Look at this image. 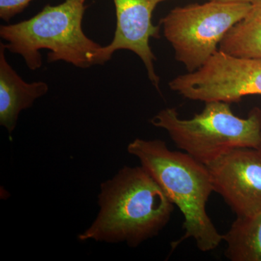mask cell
Returning a JSON list of instances; mask_svg holds the SVG:
<instances>
[{"mask_svg":"<svg viewBox=\"0 0 261 261\" xmlns=\"http://www.w3.org/2000/svg\"><path fill=\"white\" fill-rule=\"evenodd\" d=\"M100 207L81 241L126 242L137 247L167 225L174 205L145 168L125 166L101 185Z\"/></svg>","mask_w":261,"mask_h":261,"instance_id":"obj_1","label":"cell"},{"mask_svg":"<svg viewBox=\"0 0 261 261\" xmlns=\"http://www.w3.org/2000/svg\"><path fill=\"white\" fill-rule=\"evenodd\" d=\"M128 151L140 160L141 166L183 214L185 232L171 243V248L174 250L187 239H193L202 252L217 248L224 235L218 231L206 210L214 191L205 165L186 152L171 150L162 140L136 139L128 145Z\"/></svg>","mask_w":261,"mask_h":261,"instance_id":"obj_2","label":"cell"},{"mask_svg":"<svg viewBox=\"0 0 261 261\" xmlns=\"http://www.w3.org/2000/svg\"><path fill=\"white\" fill-rule=\"evenodd\" d=\"M82 0L47 5L32 18L2 25L0 37L10 53L23 58L29 69L42 65L40 51L49 50V63L63 61L80 68L104 65L111 58L106 47L84 34L82 23L87 6Z\"/></svg>","mask_w":261,"mask_h":261,"instance_id":"obj_3","label":"cell"},{"mask_svg":"<svg viewBox=\"0 0 261 261\" xmlns=\"http://www.w3.org/2000/svg\"><path fill=\"white\" fill-rule=\"evenodd\" d=\"M231 103L205 102L203 111L182 119L176 108L160 111L151 119L154 126L168 132L176 145L207 165L228 149H258L261 140V109L254 108L247 118L235 116Z\"/></svg>","mask_w":261,"mask_h":261,"instance_id":"obj_4","label":"cell"},{"mask_svg":"<svg viewBox=\"0 0 261 261\" xmlns=\"http://www.w3.org/2000/svg\"><path fill=\"white\" fill-rule=\"evenodd\" d=\"M250 8L251 3L209 0L176 7L161 18L160 25L176 61L192 73L219 51L220 43Z\"/></svg>","mask_w":261,"mask_h":261,"instance_id":"obj_5","label":"cell"},{"mask_svg":"<svg viewBox=\"0 0 261 261\" xmlns=\"http://www.w3.org/2000/svg\"><path fill=\"white\" fill-rule=\"evenodd\" d=\"M168 85L191 100L238 102L245 96L261 95V58L219 50L200 69L178 75Z\"/></svg>","mask_w":261,"mask_h":261,"instance_id":"obj_6","label":"cell"},{"mask_svg":"<svg viewBox=\"0 0 261 261\" xmlns=\"http://www.w3.org/2000/svg\"><path fill=\"white\" fill-rule=\"evenodd\" d=\"M214 191L219 194L238 217L261 211V152L258 149H228L205 165Z\"/></svg>","mask_w":261,"mask_h":261,"instance_id":"obj_7","label":"cell"},{"mask_svg":"<svg viewBox=\"0 0 261 261\" xmlns=\"http://www.w3.org/2000/svg\"><path fill=\"white\" fill-rule=\"evenodd\" d=\"M169 0H113L116 32L112 42L105 46L111 58L118 50H128L137 55L145 65L149 81L159 92L161 79L154 68L157 58L149 41L152 38H161V25L152 23V13L160 3Z\"/></svg>","mask_w":261,"mask_h":261,"instance_id":"obj_8","label":"cell"},{"mask_svg":"<svg viewBox=\"0 0 261 261\" xmlns=\"http://www.w3.org/2000/svg\"><path fill=\"white\" fill-rule=\"evenodd\" d=\"M4 43H0V124L11 133L19 114L45 95L49 86L44 82L28 83L7 61Z\"/></svg>","mask_w":261,"mask_h":261,"instance_id":"obj_9","label":"cell"},{"mask_svg":"<svg viewBox=\"0 0 261 261\" xmlns=\"http://www.w3.org/2000/svg\"><path fill=\"white\" fill-rule=\"evenodd\" d=\"M219 50L240 58H261V0L251 3L246 16L220 43Z\"/></svg>","mask_w":261,"mask_h":261,"instance_id":"obj_10","label":"cell"},{"mask_svg":"<svg viewBox=\"0 0 261 261\" xmlns=\"http://www.w3.org/2000/svg\"><path fill=\"white\" fill-rule=\"evenodd\" d=\"M225 255L231 261H261V211L238 217L224 235Z\"/></svg>","mask_w":261,"mask_h":261,"instance_id":"obj_11","label":"cell"},{"mask_svg":"<svg viewBox=\"0 0 261 261\" xmlns=\"http://www.w3.org/2000/svg\"><path fill=\"white\" fill-rule=\"evenodd\" d=\"M33 0H0V18L9 22L23 11ZM86 1V0H82Z\"/></svg>","mask_w":261,"mask_h":261,"instance_id":"obj_12","label":"cell"},{"mask_svg":"<svg viewBox=\"0 0 261 261\" xmlns=\"http://www.w3.org/2000/svg\"><path fill=\"white\" fill-rule=\"evenodd\" d=\"M216 1L221 2H232V3H252L256 0H216Z\"/></svg>","mask_w":261,"mask_h":261,"instance_id":"obj_13","label":"cell"},{"mask_svg":"<svg viewBox=\"0 0 261 261\" xmlns=\"http://www.w3.org/2000/svg\"><path fill=\"white\" fill-rule=\"evenodd\" d=\"M258 149H259V151H260V152H261V140H260V145H259Z\"/></svg>","mask_w":261,"mask_h":261,"instance_id":"obj_14","label":"cell"}]
</instances>
